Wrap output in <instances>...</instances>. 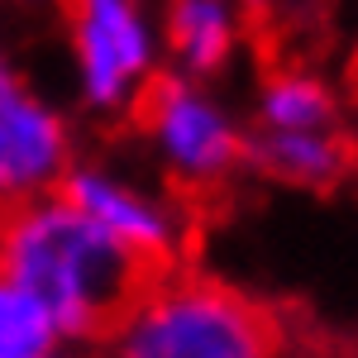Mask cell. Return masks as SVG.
Returning a JSON list of instances; mask_svg holds the SVG:
<instances>
[{"instance_id":"cell-7","label":"cell","mask_w":358,"mask_h":358,"mask_svg":"<svg viewBox=\"0 0 358 358\" xmlns=\"http://www.w3.org/2000/svg\"><path fill=\"white\" fill-rule=\"evenodd\" d=\"M244 158L282 182H301V187H330L354 163L349 143L334 138L330 129H263L258 138L244 143Z\"/></svg>"},{"instance_id":"cell-12","label":"cell","mask_w":358,"mask_h":358,"mask_svg":"<svg viewBox=\"0 0 358 358\" xmlns=\"http://www.w3.org/2000/svg\"><path fill=\"white\" fill-rule=\"evenodd\" d=\"M48 358H77V354H57V349H53V354H48Z\"/></svg>"},{"instance_id":"cell-5","label":"cell","mask_w":358,"mask_h":358,"mask_svg":"<svg viewBox=\"0 0 358 358\" xmlns=\"http://www.w3.org/2000/svg\"><path fill=\"white\" fill-rule=\"evenodd\" d=\"M67 163V138L53 110H43L29 91L0 86V201L48 187Z\"/></svg>"},{"instance_id":"cell-10","label":"cell","mask_w":358,"mask_h":358,"mask_svg":"<svg viewBox=\"0 0 358 358\" xmlns=\"http://www.w3.org/2000/svg\"><path fill=\"white\" fill-rule=\"evenodd\" d=\"M334 101L310 77H277L263 91V129H330Z\"/></svg>"},{"instance_id":"cell-3","label":"cell","mask_w":358,"mask_h":358,"mask_svg":"<svg viewBox=\"0 0 358 358\" xmlns=\"http://www.w3.org/2000/svg\"><path fill=\"white\" fill-rule=\"evenodd\" d=\"M134 115L143 129H153L172 167L201 187H210L244 158V138L234 134V124L210 101H201L192 86L172 82V77H153L143 86Z\"/></svg>"},{"instance_id":"cell-2","label":"cell","mask_w":358,"mask_h":358,"mask_svg":"<svg viewBox=\"0 0 358 358\" xmlns=\"http://www.w3.org/2000/svg\"><path fill=\"white\" fill-rule=\"evenodd\" d=\"M106 344V358H287V325L273 306L172 268Z\"/></svg>"},{"instance_id":"cell-9","label":"cell","mask_w":358,"mask_h":358,"mask_svg":"<svg viewBox=\"0 0 358 358\" xmlns=\"http://www.w3.org/2000/svg\"><path fill=\"white\" fill-rule=\"evenodd\" d=\"M57 325L24 287L0 277V358H48L57 349Z\"/></svg>"},{"instance_id":"cell-4","label":"cell","mask_w":358,"mask_h":358,"mask_svg":"<svg viewBox=\"0 0 358 358\" xmlns=\"http://www.w3.org/2000/svg\"><path fill=\"white\" fill-rule=\"evenodd\" d=\"M72 20V43L82 62L86 96L96 106H115L124 86L143 72V24H138L129 0H62Z\"/></svg>"},{"instance_id":"cell-6","label":"cell","mask_w":358,"mask_h":358,"mask_svg":"<svg viewBox=\"0 0 358 358\" xmlns=\"http://www.w3.org/2000/svg\"><path fill=\"white\" fill-rule=\"evenodd\" d=\"M57 196L72 201L77 210H86L96 224H106L115 239H124V244L172 263V224L163 220V210L153 201H143L138 192L110 182L106 172H67Z\"/></svg>"},{"instance_id":"cell-11","label":"cell","mask_w":358,"mask_h":358,"mask_svg":"<svg viewBox=\"0 0 358 358\" xmlns=\"http://www.w3.org/2000/svg\"><path fill=\"white\" fill-rule=\"evenodd\" d=\"M15 77H10V67H5V57H0V86H10Z\"/></svg>"},{"instance_id":"cell-8","label":"cell","mask_w":358,"mask_h":358,"mask_svg":"<svg viewBox=\"0 0 358 358\" xmlns=\"http://www.w3.org/2000/svg\"><path fill=\"white\" fill-rule=\"evenodd\" d=\"M167 34H172L177 57L192 72H215L234 43V24H229L224 0H172Z\"/></svg>"},{"instance_id":"cell-1","label":"cell","mask_w":358,"mask_h":358,"mask_svg":"<svg viewBox=\"0 0 358 358\" xmlns=\"http://www.w3.org/2000/svg\"><path fill=\"white\" fill-rule=\"evenodd\" d=\"M167 273V258L115 239L62 196L0 201V277L24 287L62 339H106Z\"/></svg>"}]
</instances>
